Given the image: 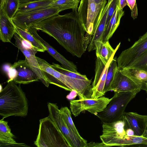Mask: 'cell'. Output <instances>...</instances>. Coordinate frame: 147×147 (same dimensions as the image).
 <instances>
[{
    "label": "cell",
    "mask_w": 147,
    "mask_h": 147,
    "mask_svg": "<svg viewBox=\"0 0 147 147\" xmlns=\"http://www.w3.org/2000/svg\"><path fill=\"white\" fill-rule=\"evenodd\" d=\"M52 0H38L20 4L18 12H24L45 8L50 7Z\"/></svg>",
    "instance_id": "25"
},
{
    "label": "cell",
    "mask_w": 147,
    "mask_h": 147,
    "mask_svg": "<svg viewBox=\"0 0 147 147\" xmlns=\"http://www.w3.org/2000/svg\"><path fill=\"white\" fill-rule=\"evenodd\" d=\"M147 51V31L129 48L122 51L117 59V69L128 68Z\"/></svg>",
    "instance_id": "9"
},
{
    "label": "cell",
    "mask_w": 147,
    "mask_h": 147,
    "mask_svg": "<svg viewBox=\"0 0 147 147\" xmlns=\"http://www.w3.org/2000/svg\"><path fill=\"white\" fill-rule=\"evenodd\" d=\"M13 36L16 45L24 55L25 59L36 74L39 80L48 87L50 83L40 68L35 56L38 50L30 43L23 39L16 32Z\"/></svg>",
    "instance_id": "7"
},
{
    "label": "cell",
    "mask_w": 147,
    "mask_h": 147,
    "mask_svg": "<svg viewBox=\"0 0 147 147\" xmlns=\"http://www.w3.org/2000/svg\"><path fill=\"white\" fill-rule=\"evenodd\" d=\"M2 119L0 120V146L28 147L24 143H18L14 138L15 136L11 132L8 122Z\"/></svg>",
    "instance_id": "21"
},
{
    "label": "cell",
    "mask_w": 147,
    "mask_h": 147,
    "mask_svg": "<svg viewBox=\"0 0 147 147\" xmlns=\"http://www.w3.org/2000/svg\"><path fill=\"white\" fill-rule=\"evenodd\" d=\"M11 67L15 70V74L12 80L16 84H27L39 80L26 59L15 62Z\"/></svg>",
    "instance_id": "15"
},
{
    "label": "cell",
    "mask_w": 147,
    "mask_h": 147,
    "mask_svg": "<svg viewBox=\"0 0 147 147\" xmlns=\"http://www.w3.org/2000/svg\"><path fill=\"white\" fill-rule=\"evenodd\" d=\"M0 92V115L4 119L14 116L24 117L27 115L28 104L24 92L20 86L12 80Z\"/></svg>",
    "instance_id": "2"
},
{
    "label": "cell",
    "mask_w": 147,
    "mask_h": 147,
    "mask_svg": "<svg viewBox=\"0 0 147 147\" xmlns=\"http://www.w3.org/2000/svg\"><path fill=\"white\" fill-rule=\"evenodd\" d=\"M51 66L59 72L69 76L77 84L92 95V94L91 80L88 78L85 75L79 73L74 72L66 69L62 65L52 63Z\"/></svg>",
    "instance_id": "19"
},
{
    "label": "cell",
    "mask_w": 147,
    "mask_h": 147,
    "mask_svg": "<svg viewBox=\"0 0 147 147\" xmlns=\"http://www.w3.org/2000/svg\"><path fill=\"white\" fill-rule=\"evenodd\" d=\"M142 90H145L147 94V80L145 82Z\"/></svg>",
    "instance_id": "39"
},
{
    "label": "cell",
    "mask_w": 147,
    "mask_h": 147,
    "mask_svg": "<svg viewBox=\"0 0 147 147\" xmlns=\"http://www.w3.org/2000/svg\"><path fill=\"white\" fill-rule=\"evenodd\" d=\"M33 27L53 37L74 56L80 58L86 50L84 45L86 31L77 10L63 15H54Z\"/></svg>",
    "instance_id": "1"
},
{
    "label": "cell",
    "mask_w": 147,
    "mask_h": 147,
    "mask_svg": "<svg viewBox=\"0 0 147 147\" xmlns=\"http://www.w3.org/2000/svg\"><path fill=\"white\" fill-rule=\"evenodd\" d=\"M37 31V30L34 27L31 26L28 28L26 31L30 33L33 36L39 40L46 47V51L60 63L65 68L70 71L78 73L76 66L72 62L66 59L41 37L38 34Z\"/></svg>",
    "instance_id": "17"
},
{
    "label": "cell",
    "mask_w": 147,
    "mask_h": 147,
    "mask_svg": "<svg viewBox=\"0 0 147 147\" xmlns=\"http://www.w3.org/2000/svg\"><path fill=\"white\" fill-rule=\"evenodd\" d=\"M119 6L120 8L123 10V8L127 5V3L126 0H119Z\"/></svg>",
    "instance_id": "35"
},
{
    "label": "cell",
    "mask_w": 147,
    "mask_h": 147,
    "mask_svg": "<svg viewBox=\"0 0 147 147\" xmlns=\"http://www.w3.org/2000/svg\"><path fill=\"white\" fill-rule=\"evenodd\" d=\"M127 5L129 7L131 17L133 19L137 18L138 16V11L136 0H126Z\"/></svg>",
    "instance_id": "32"
},
{
    "label": "cell",
    "mask_w": 147,
    "mask_h": 147,
    "mask_svg": "<svg viewBox=\"0 0 147 147\" xmlns=\"http://www.w3.org/2000/svg\"><path fill=\"white\" fill-rule=\"evenodd\" d=\"M59 110L63 119L71 132L80 139H84L80 135L73 122L71 111L66 107H62Z\"/></svg>",
    "instance_id": "29"
},
{
    "label": "cell",
    "mask_w": 147,
    "mask_h": 147,
    "mask_svg": "<svg viewBox=\"0 0 147 147\" xmlns=\"http://www.w3.org/2000/svg\"><path fill=\"white\" fill-rule=\"evenodd\" d=\"M119 0H113L111 3L108 10L105 27L109 22L116 9Z\"/></svg>",
    "instance_id": "33"
},
{
    "label": "cell",
    "mask_w": 147,
    "mask_h": 147,
    "mask_svg": "<svg viewBox=\"0 0 147 147\" xmlns=\"http://www.w3.org/2000/svg\"><path fill=\"white\" fill-rule=\"evenodd\" d=\"M0 9L12 19L18 12L20 3L19 0H0Z\"/></svg>",
    "instance_id": "26"
},
{
    "label": "cell",
    "mask_w": 147,
    "mask_h": 147,
    "mask_svg": "<svg viewBox=\"0 0 147 147\" xmlns=\"http://www.w3.org/2000/svg\"><path fill=\"white\" fill-rule=\"evenodd\" d=\"M103 3L97 4L94 0L80 1L77 12L86 35L92 37L94 22Z\"/></svg>",
    "instance_id": "12"
},
{
    "label": "cell",
    "mask_w": 147,
    "mask_h": 147,
    "mask_svg": "<svg viewBox=\"0 0 147 147\" xmlns=\"http://www.w3.org/2000/svg\"><path fill=\"white\" fill-rule=\"evenodd\" d=\"M130 146L147 147V144H140L131 145Z\"/></svg>",
    "instance_id": "37"
},
{
    "label": "cell",
    "mask_w": 147,
    "mask_h": 147,
    "mask_svg": "<svg viewBox=\"0 0 147 147\" xmlns=\"http://www.w3.org/2000/svg\"><path fill=\"white\" fill-rule=\"evenodd\" d=\"M111 100V98L102 96L97 98H84L73 100L70 102V107L71 112L75 117L85 111L96 115L105 108Z\"/></svg>",
    "instance_id": "8"
},
{
    "label": "cell",
    "mask_w": 147,
    "mask_h": 147,
    "mask_svg": "<svg viewBox=\"0 0 147 147\" xmlns=\"http://www.w3.org/2000/svg\"><path fill=\"white\" fill-rule=\"evenodd\" d=\"M120 42L114 49L111 45L109 40L103 42L98 41L95 43L96 55L97 57L100 58L101 61L106 64L110 59L115 55L119 48Z\"/></svg>",
    "instance_id": "23"
},
{
    "label": "cell",
    "mask_w": 147,
    "mask_h": 147,
    "mask_svg": "<svg viewBox=\"0 0 147 147\" xmlns=\"http://www.w3.org/2000/svg\"><path fill=\"white\" fill-rule=\"evenodd\" d=\"M16 31V26L3 10L0 9V39L4 42H10Z\"/></svg>",
    "instance_id": "20"
},
{
    "label": "cell",
    "mask_w": 147,
    "mask_h": 147,
    "mask_svg": "<svg viewBox=\"0 0 147 147\" xmlns=\"http://www.w3.org/2000/svg\"><path fill=\"white\" fill-rule=\"evenodd\" d=\"M80 0H55L53 1L50 6L58 8L60 12L68 9L77 10Z\"/></svg>",
    "instance_id": "28"
},
{
    "label": "cell",
    "mask_w": 147,
    "mask_h": 147,
    "mask_svg": "<svg viewBox=\"0 0 147 147\" xmlns=\"http://www.w3.org/2000/svg\"><path fill=\"white\" fill-rule=\"evenodd\" d=\"M139 89L140 88L134 81L122 74L117 69L107 92L110 91L114 92H128Z\"/></svg>",
    "instance_id": "18"
},
{
    "label": "cell",
    "mask_w": 147,
    "mask_h": 147,
    "mask_svg": "<svg viewBox=\"0 0 147 147\" xmlns=\"http://www.w3.org/2000/svg\"><path fill=\"white\" fill-rule=\"evenodd\" d=\"M146 115L132 112L123 113L122 119L124 124V129H132L135 135L144 136L146 131ZM145 137V136H144Z\"/></svg>",
    "instance_id": "16"
},
{
    "label": "cell",
    "mask_w": 147,
    "mask_h": 147,
    "mask_svg": "<svg viewBox=\"0 0 147 147\" xmlns=\"http://www.w3.org/2000/svg\"><path fill=\"white\" fill-rule=\"evenodd\" d=\"M144 136L147 138V131L146 132Z\"/></svg>",
    "instance_id": "43"
},
{
    "label": "cell",
    "mask_w": 147,
    "mask_h": 147,
    "mask_svg": "<svg viewBox=\"0 0 147 147\" xmlns=\"http://www.w3.org/2000/svg\"><path fill=\"white\" fill-rule=\"evenodd\" d=\"M119 70L134 81L141 90L147 80V72L145 71L132 68H125Z\"/></svg>",
    "instance_id": "24"
},
{
    "label": "cell",
    "mask_w": 147,
    "mask_h": 147,
    "mask_svg": "<svg viewBox=\"0 0 147 147\" xmlns=\"http://www.w3.org/2000/svg\"><path fill=\"white\" fill-rule=\"evenodd\" d=\"M59 12L58 8L50 6L28 12H17L12 20L16 26L27 31L29 27Z\"/></svg>",
    "instance_id": "6"
},
{
    "label": "cell",
    "mask_w": 147,
    "mask_h": 147,
    "mask_svg": "<svg viewBox=\"0 0 147 147\" xmlns=\"http://www.w3.org/2000/svg\"><path fill=\"white\" fill-rule=\"evenodd\" d=\"M117 69V57H113L109 66L103 92L105 94L107 92L108 89L112 81Z\"/></svg>",
    "instance_id": "30"
},
{
    "label": "cell",
    "mask_w": 147,
    "mask_h": 147,
    "mask_svg": "<svg viewBox=\"0 0 147 147\" xmlns=\"http://www.w3.org/2000/svg\"><path fill=\"white\" fill-rule=\"evenodd\" d=\"M113 0H108L102 3L94 20L92 34V39L88 47L89 52L96 49L95 43L98 41H102L105 30L108 10Z\"/></svg>",
    "instance_id": "13"
},
{
    "label": "cell",
    "mask_w": 147,
    "mask_h": 147,
    "mask_svg": "<svg viewBox=\"0 0 147 147\" xmlns=\"http://www.w3.org/2000/svg\"><path fill=\"white\" fill-rule=\"evenodd\" d=\"M47 106L49 116L65 137L71 147H86L87 144L86 140L80 139L70 131L57 104L48 102Z\"/></svg>",
    "instance_id": "11"
},
{
    "label": "cell",
    "mask_w": 147,
    "mask_h": 147,
    "mask_svg": "<svg viewBox=\"0 0 147 147\" xmlns=\"http://www.w3.org/2000/svg\"><path fill=\"white\" fill-rule=\"evenodd\" d=\"M53 1H54V0H52Z\"/></svg>",
    "instance_id": "44"
},
{
    "label": "cell",
    "mask_w": 147,
    "mask_h": 147,
    "mask_svg": "<svg viewBox=\"0 0 147 147\" xmlns=\"http://www.w3.org/2000/svg\"><path fill=\"white\" fill-rule=\"evenodd\" d=\"M146 131H147V115H146Z\"/></svg>",
    "instance_id": "41"
},
{
    "label": "cell",
    "mask_w": 147,
    "mask_h": 147,
    "mask_svg": "<svg viewBox=\"0 0 147 147\" xmlns=\"http://www.w3.org/2000/svg\"><path fill=\"white\" fill-rule=\"evenodd\" d=\"M141 90L139 89L131 91L114 92V95L105 108L96 116L103 123L121 119L127 105Z\"/></svg>",
    "instance_id": "4"
},
{
    "label": "cell",
    "mask_w": 147,
    "mask_h": 147,
    "mask_svg": "<svg viewBox=\"0 0 147 147\" xmlns=\"http://www.w3.org/2000/svg\"><path fill=\"white\" fill-rule=\"evenodd\" d=\"M0 92H1L2 90L3 89L2 86L1 84H0Z\"/></svg>",
    "instance_id": "42"
},
{
    "label": "cell",
    "mask_w": 147,
    "mask_h": 147,
    "mask_svg": "<svg viewBox=\"0 0 147 147\" xmlns=\"http://www.w3.org/2000/svg\"><path fill=\"white\" fill-rule=\"evenodd\" d=\"M97 4L101 3L107 0H94Z\"/></svg>",
    "instance_id": "40"
},
{
    "label": "cell",
    "mask_w": 147,
    "mask_h": 147,
    "mask_svg": "<svg viewBox=\"0 0 147 147\" xmlns=\"http://www.w3.org/2000/svg\"><path fill=\"white\" fill-rule=\"evenodd\" d=\"M128 68L136 69L147 72V51Z\"/></svg>",
    "instance_id": "31"
},
{
    "label": "cell",
    "mask_w": 147,
    "mask_h": 147,
    "mask_svg": "<svg viewBox=\"0 0 147 147\" xmlns=\"http://www.w3.org/2000/svg\"><path fill=\"white\" fill-rule=\"evenodd\" d=\"M126 135L127 136H131L135 135L134 131L131 129L128 128L125 130Z\"/></svg>",
    "instance_id": "36"
},
{
    "label": "cell",
    "mask_w": 147,
    "mask_h": 147,
    "mask_svg": "<svg viewBox=\"0 0 147 147\" xmlns=\"http://www.w3.org/2000/svg\"><path fill=\"white\" fill-rule=\"evenodd\" d=\"M124 14V11L120 7L118 0L116 9L110 21L105 27L102 36V41L109 40L119 26L122 17Z\"/></svg>",
    "instance_id": "22"
},
{
    "label": "cell",
    "mask_w": 147,
    "mask_h": 147,
    "mask_svg": "<svg viewBox=\"0 0 147 147\" xmlns=\"http://www.w3.org/2000/svg\"><path fill=\"white\" fill-rule=\"evenodd\" d=\"M38 64L50 84L71 92L74 91L79 99L88 98L90 94L68 76L63 74L51 66L45 60L36 56Z\"/></svg>",
    "instance_id": "5"
},
{
    "label": "cell",
    "mask_w": 147,
    "mask_h": 147,
    "mask_svg": "<svg viewBox=\"0 0 147 147\" xmlns=\"http://www.w3.org/2000/svg\"><path fill=\"white\" fill-rule=\"evenodd\" d=\"M16 32L23 39L30 43L38 51L43 52L46 51V48L43 45L28 32L17 26Z\"/></svg>",
    "instance_id": "27"
},
{
    "label": "cell",
    "mask_w": 147,
    "mask_h": 147,
    "mask_svg": "<svg viewBox=\"0 0 147 147\" xmlns=\"http://www.w3.org/2000/svg\"><path fill=\"white\" fill-rule=\"evenodd\" d=\"M124 125L122 119L113 122L103 123L102 134L100 136L102 142L107 147L122 146L123 140L127 136Z\"/></svg>",
    "instance_id": "10"
},
{
    "label": "cell",
    "mask_w": 147,
    "mask_h": 147,
    "mask_svg": "<svg viewBox=\"0 0 147 147\" xmlns=\"http://www.w3.org/2000/svg\"><path fill=\"white\" fill-rule=\"evenodd\" d=\"M107 147L102 142L101 143L90 142L87 143L86 147Z\"/></svg>",
    "instance_id": "34"
},
{
    "label": "cell",
    "mask_w": 147,
    "mask_h": 147,
    "mask_svg": "<svg viewBox=\"0 0 147 147\" xmlns=\"http://www.w3.org/2000/svg\"><path fill=\"white\" fill-rule=\"evenodd\" d=\"M113 55L106 64H105L98 57L96 61L95 76L92 84V94L90 98H97L103 96L105 94L103 90L109 66Z\"/></svg>",
    "instance_id": "14"
},
{
    "label": "cell",
    "mask_w": 147,
    "mask_h": 147,
    "mask_svg": "<svg viewBox=\"0 0 147 147\" xmlns=\"http://www.w3.org/2000/svg\"><path fill=\"white\" fill-rule=\"evenodd\" d=\"M38 135L34 144L37 147H71L55 123L48 116L39 120Z\"/></svg>",
    "instance_id": "3"
},
{
    "label": "cell",
    "mask_w": 147,
    "mask_h": 147,
    "mask_svg": "<svg viewBox=\"0 0 147 147\" xmlns=\"http://www.w3.org/2000/svg\"><path fill=\"white\" fill-rule=\"evenodd\" d=\"M38 0H19L20 4L26 3L31 1Z\"/></svg>",
    "instance_id": "38"
}]
</instances>
